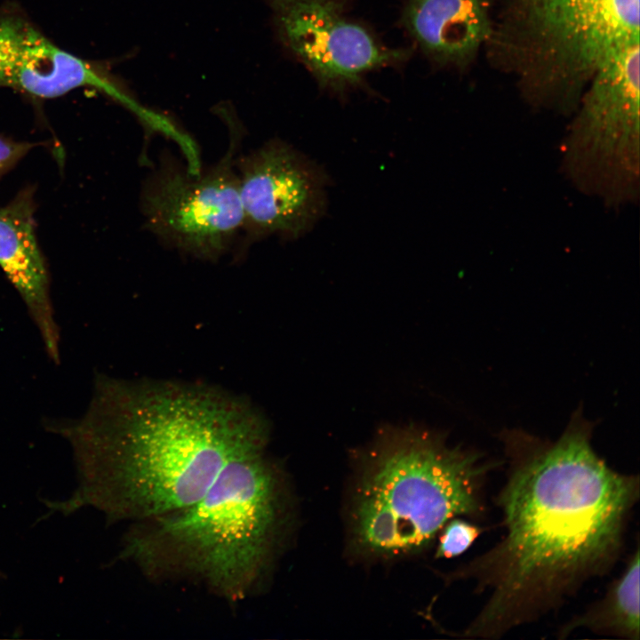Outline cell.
<instances>
[{
  "label": "cell",
  "mask_w": 640,
  "mask_h": 640,
  "mask_svg": "<svg viewBox=\"0 0 640 640\" xmlns=\"http://www.w3.org/2000/svg\"><path fill=\"white\" fill-rule=\"evenodd\" d=\"M404 21L428 56L462 64L491 36L484 0H410Z\"/></svg>",
  "instance_id": "7c38bea8"
},
{
  "label": "cell",
  "mask_w": 640,
  "mask_h": 640,
  "mask_svg": "<svg viewBox=\"0 0 640 640\" xmlns=\"http://www.w3.org/2000/svg\"><path fill=\"white\" fill-rule=\"evenodd\" d=\"M493 466L414 425L384 427L364 453L350 523L363 553L384 557L425 548L451 519L484 512L482 486Z\"/></svg>",
  "instance_id": "277c9868"
},
{
  "label": "cell",
  "mask_w": 640,
  "mask_h": 640,
  "mask_svg": "<svg viewBox=\"0 0 640 640\" xmlns=\"http://www.w3.org/2000/svg\"><path fill=\"white\" fill-rule=\"evenodd\" d=\"M35 188L27 186L0 207V267L24 300L50 358L60 359L50 278L36 234Z\"/></svg>",
  "instance_id": "8fae6325"
},
{
  "label": "cell",
  "mask_w": 640,
  "mask_h": 640,
  "mask_svg": "<svg viewBox=\"0 0 640 640\" xmlns=\"http://www.w3.org/2000/svg\"><path fill=\"white\" fill-rule=\"evenodd\" d=\"M0 87L40 100L90 87L124 105L141 120L149 113L111 73L108 64L60 48L14 4L0 6Z\"/></svg>",
  "instance_id": "30bf717a"
},
{
  "label": "cell",
  "mask_w": 640,
  "mask_h": 640,
  "mask_svg": "<svg viewBox=\"0 0 640 640\" xmlns=\"http://www.w3.org/2000/svg\"><path fill=\"white\" fill-rule=\"evenodd\" d=\"M283 44L322 87L341 92L374 69L402 61L406 51L377 42L344 15L340 0H268Z\"/></svg>",
  "instance_id": "9c48e42d"
},
{
  "label": "cell",
  "mask_w": 640,
  "mask_h": 640,
  "mask_svg": "<svg viewBox=\"0 0 640 640\" xmlns=\"http://www.w3.org/2000/svg\"><path fill=\"white\" fill-rule=\"evenodd\" d=\"M592 429L577 411L555 442L518 429L501 433L510 460L498 500L505 535L461 574L491 590L468 636L498 637L532 620L619 555L639 478L597 455Z\"/></svg>",
  "instance_id": "6da1fadb"
},
{
  "label": "cell",
  "mask_w": 640,
  "mask_h": 640,
  "mask_svg": "<svg viewBox=\"0 0 640 640\" xmlns=\"http://www.w3.org/2000/svg\"><path fill=\"white\" fill-rule=\"evenodd\" d=\"M63 430L100 467L113 512L136 523L190 506L270 434L253 404L220 388L105 376Z\"/></svg>",
  "instance_id": "7a4b0ae2"
},
{
  "label": "cell",
  "mask_w": 640,
  "mask_h": 640,
  "mask_svg": "<svg viewBox=\"0 0 640 640\" xmlns=\"http://www.w3.org/2000/svg\"><path fill=\"white\" fill-rule=\"evenodd\" d=\"M521 7L532 52L565 85L569 111L580 84L639 43V0H521Z\"/></svg>",
  "instance_id": "52a82bcc"
},
{
  "label": "cell",
  "mask_w": 640,
  "mask_h": 640,
  "mask_svg": "<svg viewBox=\"0 0 640 640\" xmlns=\"http://www.w3.org/2000/svg\"><path fill=\"white\" fill-rule=\"evenodd\" d=\"M436 552L437 558H452L464 553L482 533L476 524L454 517L443 527Z\"/></svg>",
  "instance_id": "5bb4252c"
},
{
  "label": "cell",
  "mask_w": 640,
  "mask_h": 640,
  "mask_svg": "<svg viewBox=\"0 0 640 640\" xmlns=\"http://www.w3.org/2000/svg\"><path fill=\"white\" fill-rule=\"evenodd\" d=\"M250 242L278 236L295 240L325 212L328 178L302 153L280 140L265 143L236 164Z\"/></svg>",
  "instance_id": "ba28073f"
},
{
  "label": "cell",
  "mask_w": 640,
  "mask_h": 640,
  "mask_svg": "<svg viewBox=\"0 0 640 640\" xmlns=\"http://www.w3.org/2000/svg\"><path fill=\"white\" fill-rule=\"evenodd\" d=\"M284 497L266 450L231 460L188 507L136 523L126 552L147 574L203 583L228 600L248 596L272 562Z\"/></svg>",
  "instance_id": "3957f363"
},
{
  "label": "cell",
  "mask_w": 640,
  "mask_h": 640,
  "mask_svg": "<svg viewBox=\"0 0 640 640\" xmlns=\"http://www.w3.org/2000/svg\"><path fill=\"white\" fill-rule=\"evenodd\" d=\"M237 133L222 159L192 172L170 161L161 164L142 188L145 223L165 245L203 260L224 255L243 231L238 175L233 164Z\"/></svg>",
  "instance_id": "8992f818"
},
{
  "label": "cell",
  "mask_w": 640,
  "mask_h": 640,
  "mask_svg": "<svg viewBox=\"0 0 640 640\" xmlns=\"http://www.w3.org/2000/svg\"><path fill=\"white\" fill-rule=\"evenodd\" d=\"M561 147L573 187L620 207L639 197V60L618 54L591 76Z\"/></svg>",
  "instance_id": "5b68a950"
},
{
  "label": "cell",
  "mask_w": 640,
  "mask_h": 640,
  "mask_svg": "<svg viewBox=\"0 0 640 640\" xmlns=\"http://www.w3.org/2000/svg\"><path fill=\"white\" fill-rule=\"evenodd\" d=\"M639 550L630 557L624 572L604 598L560 630L566 635L580 627L597 633L639 640Z\"/></svg>",
  "instance_id": "4fadbf2b"
},
{
  "label": "cell",
  "mask_w": 640,
  "mask_h": 640,
  "mask_svg": "<svg viewBox=\"0 0 640 640\" xmlns=\"http://www.w3.org/2000/svg\"><path fill=\"white\" fill-rule=\"evenodd\" d=\"M36 145L0 135V178L11 171Z\"/></svg>",
  "instance_id": "9a60e30c"
}]
</instances>
